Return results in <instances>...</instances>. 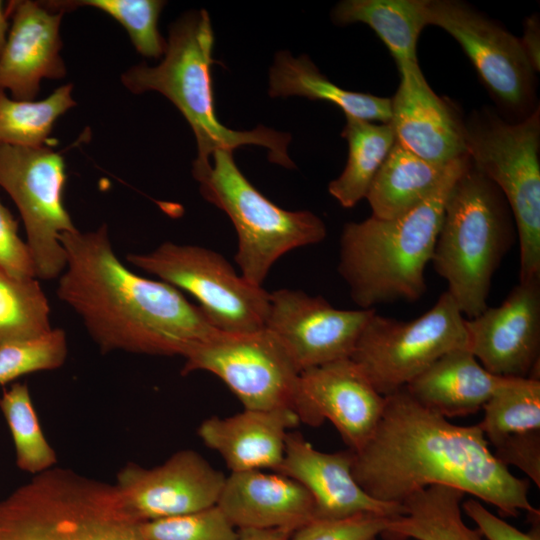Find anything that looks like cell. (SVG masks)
<instances>
[{"label": "cell", "mask_w": 540, "mask_h": 540, "mask_svg": "<svg viewBox=\"0 0 540 540\" xmlns=\"http://www.w3.org/2000/svg\"><path fill=\"white\" fill-rule=\"evenodd\" d=\"M299 423L290 409H244L228 417L205 419L197 433L205 445L221 455L231 472L277 471L287 434Z\"/></svg>", "instance_id": "obj_23"}, {"label": "cell", "mask_w": 540, "mask_h": 540, "mask_svg": "<svg viewBox=\"0 0 540 540\" xmlns=\"http://www.w3.org/2000/svg\"><path fill=\"white\" fill-rule=\"evenodd\" d=\"M384 406L385 396L376 391L351 358L312 367L299 374L295 413L300 422L319 426L329 421L353 452L372 436Z\"/></svg>", "instance_id": "obj_16"}, {"label": "cell", "mask_w": 540, "mask_h": 540, "mask_svg": "<svg viewBox=\"0 0 540 540\" xmlns=\"http://www.w3.org/2000/svg\"><path fill=\"white\" fill-rule=\"evenodd\" d=\"M352 474L369 496L382 502L402 504L426 487L444 485L506 516L540 513L530 503L529 480L513 475L494 456L478 424L455 425L405 388L385 396L376 429L353 452Z\"/></svg>", "instance_id": "obj_1"}, {"label": "cell", "mask_w": 540, "mask_h": 540, "mask_svg": "<svg viewBox=\"0 0 540 540\" xmlns=\"http://www.w3.org/2000/svg\"><path fill=\"white\" fill-rule=\"evenodd\" d=\"M52 329L37 278H17L0 268V345L36 339Z\"/></svg>", "instance_id": "obj_31"}, {"label": "cell", "mask_w": 540, "mask_h": 540, "mask_svg": "<svg viewBox=\"0 0 540 540\" xmlns=\"http://www.w3.org/2000/svg\"><path fill=\"white\" fill-rule=\"evenodd\" d=\"M466 494L444 485L426 487L402 505L404 513L390 520L382 537L388 540H485L466 525L461 504Z\"/></svg>", "instance_id": "obj_27"}, {"label": "cell", "mask_w": 540, "mask_h": 540, "mask_svg": "<svg viewBox=\"0 0 540 540\" xmlns=\"http://www.w3.org/2000/svg\"><path fill=\"white\" fill-rule=\"evenodd\" d=\"M514 230L503 194L469 160L449 192L431 259L466 319L488 307L493 275Z\"/></svg>", "instance_id": "obj_5"}, {"label": "cell", "mask_w": 540, "mask_h": 540, "mask_svg": "<svg viewBox=\"0 0 540 540\" xmlns=\"http://www.w3.org/2000/svg\"><path fill=\"white\" fill-rule=\"evenodd\" d=\"M73 85H62L42 100H17L0 90V145L51 147L58 118L77 105Z\"/></svg>", "instance_id": "obj_30"}, {"label": "cell", "mask_w": 540, "mask_h": 540, "mask_svg": "<svg viewBox=\"0 0 540 540\" xmlns=\"http://www.w3.org/2000/svg\"><path fill=\"white\" fill-rule=\"evenodd\" d=\"M426 0H345L332 18L336 24L364 23L386 45L397 66L418 63L417 42L423 28Z\"/></svg>", "instance_id": "obj_28"}, {"label": "cell", "mask_w": 540, "mask_h": 540, "mask_svg": "<svg viewBox=\"0 0 540 540\" xmlns=\"http://www.w3.org/2000/svg\"><path fill=\"white\" fill-rule=\"evenodd\" d=\"M271 97L302 96L332 103L345 116L390 123L391 99L343 89L323 75L306 55L294 58L288 51L276 53L269 71Z\"/></svg>", "instance_id": "obj_25"}, {"label": "cell", "mask_w": 540, "mask_h": 540, "mask_svg": "<svg viewBox=\"0 0 540 540\" xmlns=\"http://www.w3.org/2000/svg\"><path fill=\"white\" fill-rule=\"evenodd\" d=\"M213 47L208 12H187L171 24L163 60L153 67L145 63L132 66L122 74V84L133 94L159 92L174 104L195 135L198 153L194 164H208L217 150L232 152L259 145L268 150L270 162L294 168L287 152L290 134L261 125L237 131L218 120L211 73Z\"/></svg>", "instance_id": "obj_4"}, {"label": "cell", "mask_w": 540, "mask_h": 540, "mask_svg": "<svg viewBox=\"0 0 540 540\" xmlns=\"http://www.w3.org/2000/svg\"><path fill=\"white\" fill-rule=\"evenodd\" d=\"M115 484L53 467L0 499V540H144Z\"/></svg>", "instance_id": "obj_6"}, {"label": "cell", "mask_w": 540, "mask_h": 540, "mask_svg": "<svg viewBox=\"0 0 540 540\" xmlns=\"http://www.w3.org/2000/svg\"><path fill=\"white\" fill-rule=\"evenodd\" d=\"M10 17L7 4L0 0V54L5 46L10 27Z\"/></svg>", "instance_id": "obj_41"}, {"label": "cell", "mask_w": 540, "mask_h": 540, "mask_svg": "<svg viewBox=\"0 0 540 540\" xmlns=\"http://www.w3.org/2000/svg\"><path fill=\"white\" fill-rule=\"evenodd\" d=\"M391 519L370 512L343 518H315L293 531L287 540H375L386 531Z\"/></svg>", "instance_id": "obj_36"}, {"label": "cell", "mask_w": 540, "mask_h": 540, "mask_svg": "<svg viewBox=\"0 0 540 540\" xmlns=\"http://www.w3.org/2000/svg\"><path fill=\"white\" fill-rule=\"evenodd\" d=\"M56 12H70L80 7L98 9L120 23L136 51L144 57L164 55L166 40L158 29V20L166 2L161 0H50L43 1Z\"/></svg>", "instance_id": "obj_33"}, {"label": "cell", "mask_w": 540, "mask_h": 540, "mask_svg": "<svg viewBox=\"0 0 540 540\" xmlns=\"http://www.w3.org/2000/svg\"><path fill=\"white\" fill-rule=\"evenodd\" d=\"M67 354L66 333L60 328L36 339L0 345V385L31 373L60 368Z\"/></svg>", "instance_id": "obj_34"}, {"label": "cell", "mask_w": 540, "mask_h": 540, "mask_svg": "<svg viewBox=\"0 0 540 540\" xmlns=\"http://www.w3.org/2000/svg\"><path fill=\"white\" fill-rule=\"evenodd\" d=\"M66 266L56 294L82 319L102 353L184 356L218 332L202 310L170 284L129 270L106 224L60 237Z\"/></svg>", "instance_id": "obj_2"}, {"label": "cell", "mask_w": 540, "mask_h": 540, "mask_svg": "<svg viewBox=\"0 0 540 540\" xmlns=\"http://www.w3.org/2000/svg\"><path fill=\"white\" fill-rule=\"evenodd\" d=\"M467 154L503 194L519 240V281L540 277V110L510 122L495 110L464 120Z\"/></svg>", "instance_id": "obj_8"}, {"label": "cell", "mask_w": 540, "mask_h": 540, "mask_svg": "<svg viewBox=\"0 0 540 540\" xmlns=\"http://www.w3.org/2000/svg\"><path fill=\"white\" fill-rule=\"evenodd\" d=\"M465 320L447 291L427 312L408 322L375 311L350 358L376 391L388 396L405 388L446 353L469 350Z\"/></svg>", "instance_id": "obj_10"}, {"label": "cell", "mask_w": 540, "mask_h": 540, "mask_svg": "<svg viewBox=\"0 0 540 540\" xmlns=\"http://www.w3.org/2000/svg\"><path fill=\"white\" fill-rule=\"evenodd\" d=\"M144 540H238V530L217 505L196 512L141 522Z\"/></svg>", "instance_id": "obj_35"}, {"label": "cell", "mask_w": 540, "mask_h": 540, "mask_svg": "<svg viewBox=\"0 0 540 540\" xmlns=\"http://www.w3.org/2000/svg\"><path fill=\"white\" fill-rule=\"evenodd\" d=\"M65 162L51 147L0 145V187L21 215L36 278L59 277L66 266L60 237L77 230L65 208Z\"/></svg>", "instance_id": "obj_11"}, {"label": "cell", "mask_w": 540, "mask_h": 540, "mask_svg": "<svg viewBox=\"0 0 540 540\" xmlns=\"http://www.w3.org/2000/svg\"><path fill=\"white\" fill-rule=\"evenodd\" d=\"M225 479L201 454L184 449L153 468L127 463L115 485L128 512L141 523L216 505Z\"/></svg>", "instance_id": "obj_15"}, {"label": "cell", "mask_w": 540, "mask_h": 540, "mask_svg": "<svg viewBox=\"0 0 540 540\" xmlns=\"http://www.w3.org/2000/svg\"><path fill=\"white\" fill-rule=\"evenodd\" d=\"M0 410L14 442L18 468L33 476L53 468L57 455L41 428L28 385L13 382L4 389Z\"/></svg>", "instance_id": "obj_32"}, {"label": "cell", "mask_w": 540, "mask_h": 540, "mask_svg": "<svg viewBox=\"0 0 540 540\" xmlns=\"http://www.w3.org/2000/svg\"><path fill=\"white\" fill-rule=\"evenodd\" d=\"M182 375L206 371L222 380L244 409H290L300 371L279 339L266 328L246 334L218 332L183 356Z\"/></svg>", "instance_id": "obj_12"}, {"label": "cell", "mask_w": 540, "mask_h": 540, "mask_svg": "<svg viewBox=\"0 0 540 540\" xmlns=\"http://www.w3.org/2000/svg\"><path fill=\"white\" fill-rule=\"evenodd\" d=\"M292 533L287 528L241 529L238 530V540H287Z\"/></svg>", "instance_id": "obj_40"}, {"label": "cell", "mask_w": 540, "mask_h": 540, "mask_svg": "<svg viewBox=\"0 0 540 540\" xmlns=\"http://www.w3.org/2000/svg\"><path fill=\"white\" fill-rule=\"evenodd\" d=\"M375 309L345 310L322 296L282 288L270 292L265 328L303 370L350 358Z\"/></svg>", "instance_id": "obj_14"}, {"label": "cell", "mask_w": 540, "mask_h": 540, "mask_svg": "<svg viewBox=\"0 0 540 540\" xmlns=\"http://www.w3.org/2000/svg\"><path fill=\"white\" fill-rule=\"evenodd\" d=\"M10 27L0 54V90L17 100H35L43 79H61L60 26L64 13L43 1L16 0L7 4Z\"/></svg>", "instance_id": "obj_18"}, {"label": "cell", "mask_w": 540, "mask_h": 540, "mask_svg": "<svg viewBox=\"0 0 540 540\" xmlns=\"http://www.w3.org/2000/svg\"><path fill=\"white\" fill-rule=\"evenodd\" d=\"M400 82L391 98L396 141L418 157L448 164L467 155L464 120L427 83L418 63L398 66Z\"/></svg>", "instance_id": "obj_19"}, {"label": "cell", "mask_w": 540, "mask_h": 540, "mask_svg": "<svg viewBox=\"0 0 540 540\" xmlns=\"http://www.w3.org/2000/svg\"><path fill=\"white\" fill-rule=\"evenodd\" d=\"M0 268L17 278H36L28 245L18 235V222L1 201Z\"/></svg>", "instance_id": "obj_37"}, {"label": "cell", "mask_w": 540, "mask_h": 540, "mask_svg": "<svg viewBox=\"0 0 540 540\" xmlns=\"http://www.w3.org/2000/svg\"><path fill=\"white\" fill-rule=\"evenodd\" d=\"M522 48L534 71L540 69V25L538 14H533L524 22L523 37L519 38Z\"/></svg>", "instance_id": "obj_39"}, {"label": "cell", "mask_w": 540, "mask_h": 540, "mask_svg": "<svg viewBox=\"0 0 540 540\" xmlns=\"http://www.w3.org/2000/svg\"><path fill=\"white\" fill-rule=\"evenodd\" d=\"M192 174L202 197L232 221L237 234L234 260L240 274L254 285L262 286L275 262L289 251L326 238L321 218L270 201L242 174L230 151L217 150L212 162L193 164Z\"/></svg>", "instance_id": "obj_7"}, {"label": "cell", "mask_w": 540, "mask_h": 540, "mask_svg": "<svg viewBox=\"0 0 540 540\" xmlns=\"http://www.w3.org/2000/svg\"><path fill=\"white\" fill-rule=\"evenodd\" d=\"M469 351L488 372L539 379L540 277L519 281L497 307L465 320Z\"/></svg>", "instance_id": "obj_17"}, {"label": "cell", "mask_w": 540, "mask_h": 540, "mask_svg": "<svg viewBox=\"0 0 540 540\" xmlns=\"http://www.w3.org/2000/svg\"><path fill=\"white\" fill-rule=\"evenodd\" d=\"M461 509L474 521L485 540H540L538 524L530 532H522L490 512L483 502L475 498L463 501Z\"/></svg>", "instance_id": "obj_38"}, {"label": "cell", "mask_w": 540, "mask_h": 540, "mask_svg": "<svg viewBox=\"0 0 540 540\" xmlns=\"http://www.w3.org/2000/svg\"><path fill=\"white\" fill-rule=\"evenodd\" d=\"M452 162L426 161L395 141L365 197L371 216L390 220L406 213L438 186Z\"/></svg>", "instance_id": "obj_26"}, {"label": "cell", "mask_w": 540, "mask_h": 540, "mask_svg": "<svg viewBox=\"0 0 540 540\" xmlns=\"http://www.w3.org/2000/svg\"><path fill=\"white\" fill-rule=\"evenodd\" d=\"M267 470L231 472L217 506L237 529L287 528L292 531L315 519L307 489L293 478Z\"/></svg>", "instance_id": "obj_21"}, {"label": "cell", "mask_w": 540, "mask_h": 540, "mask_svg": "<svg viewBox=\"0 0 540 540\" xmlns=\"http://www.w3.org/2000/svg\"><path fill=\"white\" fill-rule=\"evenodd\" d=\"M480 423L494 456L532 481L540 478V380L505 378L483 406Z\"/></svg>", "instance_id": "obj_22"}, {"label": "cell", "mask_w": 540, "mask_h": 540, "mask_svg": "<svg viewBox=\"0 0 540 540\" xmlns=\"http://www.w3.org/2000/svg\"><path fill=\"white\" fill-rule=\"evenodd\" d=\"M425 17L460 44L506 113L519 121L535 110L536 72L519 38L459 0H426Z\"/></svg>", "instance_id": "obj_13"}, {"label": "cell", "mask_w": 540, "mask_h": 540, "mask_svg": "<svg viewBox=\"0 0 540 540\" xmlns=\"http://www.w3.org/2000/svg\"><path fill=\"white\" fill-rule=\"evenodd\" d=\"M505 378L488 372L468 349H457L441 356L405 389L448 419L478 412Z\"/></svg>", "instance_id": "obj_24"}, {"label": "cell", "mask_w": 540, "mask_h": 540, "mask_svg": "<svg viewBox=\"0 0 540 540\" xmlns=\"http://www.w3.org/2000/svg\"><path fill=\"white\" fill-rule=\"evenodd\" d=\"M455 159L438 186L419 204L390 220L373 216L344 225L338 272L360 309L418 301L427 290L431 262L449 192L469 163Z\"/></svg>", "instance_id": "obj_3"}, {"label": "cell", "mask_w": 540, "mask_h": 540, "mask_svg": "<svg viewBox=\"0 0 540 540\" xmlns=\"http://www.w3.org/2000/svg\"><path fill=\"white\" fill-rule=\"evenodd\" d=\"M352 461L350 449L322 452L302 434L289 432L284 458L276 472L293 478L307 489L315 504V518H343L362 512L392 518L402 515V504L376 500L359 486L352 474Z\"/></svg>", "instance_id": "obj_20"}, {"label": "cell", "mask_w": 540, "mask_h": 540, "mask_svg": "<svg viewBox=\"0 0 540 540\" xmlns=\"http://www.w3.org/2000/svg\"><path fill=\"white\" fill-rule=\"evenodd\" d=\"M348 143L342 173L328 185V192L344 208L366 197L369 187L396 141L391 123L375 124L346 116L341 133Z\"/></svg>", "instance_id": "obj_29"}, {"label": "cell", "mask_w": 540, "mask_h": 540, "mask_svg": "<svg viewBox=\"0 0 540 540\" xmlns=\"http://www.w3.org/2000/svg\"><path fill=\"white\" fill-rule=\"evenodd\" d=\"M129 263L192 295L217 330L230 334L265 328L270 292L238 274L220 253L198 245L164 242Z\"/></svg>", "instance_id": "obj_9"}]
</instances>
